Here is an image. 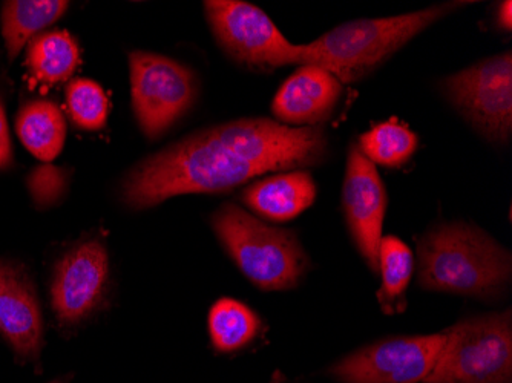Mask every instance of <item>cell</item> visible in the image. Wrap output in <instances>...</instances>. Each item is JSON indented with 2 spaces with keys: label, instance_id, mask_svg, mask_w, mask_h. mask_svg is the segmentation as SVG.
<instances>
[{
  "label": "cell",
  "instance_id": "obj_1",
  "mask_svg": "<svg viewBox=\"0 0 512 383\" xmlns=\"http://www.w3.org/2000/svg\"><path fill=\"white\" fill-rule=\"evenodd\" d=\"M327 154L321 126L241 118L195 132L140 161L126 175L122 197L132 209H148L177 195L221 194L267 172L316 166Z\"/></svg>",
  "mask_w": 512,
  "mask_h": 383
},
{
  "label": "cell",
  "instance_id": "obj_2",
  "mask_svg": "<svg viewBox=\"0 0 512 383\" xmlns=\"http://www.w3.org/2000/svg\"><path fill=\"white\" fill-rule=\"evenodd\" d=\"M465 5L470 4L448 2L402 16L344 23L307 45H296L293 65L318 66L339 82H356L390 59L417 34Z\"/></svg>",
  "mask_w": 512,
  "mask_h": 383
},
{
  "label": "cell",
  "instance_id": "obj_3",
  "mask_svg": "<svg viewBox=\"0 0 512 383\" xmlns=\"http://www.w3.org/2000/svg\"><path fill=\"white\" fill-rule=\"evenodd\" d=\"M419 284L434 292L490 299L511 279V253L468 224H444L417 241Z\"/></svg>",
  "mask_w": 512,
  "mask_h": 383
},
{
  "label": "cell",
  "instance_id": "obj_4",
  "mask_svg": "<svg viewBox=\"0 0 512 383\" xmlns=\"http://www.w3.org/2000/svg\"><path fill=\"white\" fill-rule=\"evenodd\" d=\"M211 223L224 249L258 289H293L309 269V258L292 230L269 226L235 204L221 206Z\"/></svg>",
  "mask_w": 512,
  "mask_h": 383
},
{
  "label": "cell",
  "instance_id": "obj_5",
  "mask_svg": "<svg viewBox=\"0 0 512 383\" xmlns=\"http://www.w3.org/2000/svg\"><path fill=\"white\" fill-rule=\"evenodd\" d=\"M445 334L444 347L424 383H511V311L467 319Z\"/></svg>",
  "mask_w": 512,
  "mask_h": 383
},
{
  "label": "cell",
  "instance_id": "obj_6",
  "mask_svg": "<svg viewBox=\"0 0 512 383\" xmlns=\"http://www.w3.org/2000/svg\"><path fill=\"white\" fill-rule=\"evenodd\" d=\"M132 108L146 137L165 134L195 103L197 76L188 66L160 54H129Z\"/></svg>",
  "mask_w": 512,
  "mask_h": 383
},
{
  "label": "cell",
  "instance_id": "obj_7",
  "mask_svg": "<svg viewBox=\"0 0 512 383\" xmlns=\"http://www.w3.org/2000/svg\"><path fill=\"white\" fill-rule=\"evenodd\" d=\"M451 105L486 140L508 143L512 132V56L499 54L447 77Z\"/></svg>",
  "mask_w": 512,
  "mask_h": 383
},
{
  "label": "cell",
  "instance_id": "obj_8",
  "mask_svg": "<svg viewBox=\"0 0 512 383\" xmlns=\"http://www.w3.org/2000/svg\"><path fill=\"white\" fill-rule=\"evenodd\" d=\"M204 10L215 39L237 62L256 69L293 65L296 45L260 8L240 0H209Z\"/></svg>",
  "mask_w": 512,
  "mask_h": 383
},
{
  "label": "cell",
  "instance_id": "obj_9",
  "mask_svg": "<svg viewBox=\"0 0 512 383\" xmlns=\"http://www.w3.org/2000/svg\"><path fill=\"white\" fill-rule=\"evenodd\" d=\"M447 334L391 338L368 345L333 365L344 383H417L433 371Z\"/></svg>",
  "mask_w": 512,
  "mask_h": 383
},
{
  "label": "cell",
  "instance_id": "obj_10",
  "mask_svg": "<svg viewBox=\"0 0 512 383\" xmlns=\"http://www.w3.org/2000/svg\"><path fill=\"white\" fill-rule=\"evenodd\" d=\"M109 256L100 239L69 249L54 267L51 307L60 327L73 328L91 318L105 301Z\"/></svg>",
  "mask_w": 512,
  "mask_h": 383
},
{
  "label": "cell",
  "instance_id": "obj_11",
  "mask_svg": "<svg viewBox=\"0 0 512 383\" xmlns=\"http://www.w3.org/2000/svg\"><path fill=\"white\" fill-rule=\"evenodd\" d=\"M342 206L348 229L359 252L373 272H379V246L382 239L387 192L384 183L356 143L350 146L342 186Z\"/></svg>",
  "mask_w": 512,
  "mask_h": 383
},
{
  "label": "cell",
  "instance_id": "obj_12",
  "mask_svg": "<svg viewBox=\"0 0 512 383\" xmlns=\"http://www.w3.org/2000/svg\"><path fill=\"white\" fill-rule=\"evenodd\" d=\"M0 336L23 361H37L43 347L39 298L27 270L0 261Z\"/></svg>",
  "mask_w": 512,
  "mask_h": 383
},
{
  "label": "cell",
  "instance_id": "obj_13",
  "mask_svg": "<svg viewBox=\"0 0 512 383\" xmlns=\"http://www.w3.org/2000/svg\"><path fill=\"white\" fill-rule=\"evenodd\" d=\"M341 91V82L325 69L299 66L276 92L272 112L279 122L316 126L330 117Z\"/></svg>",
  "mask_w": 512,
  "mask_h": 383
},
{
  "label": "cell",
  "instance_id": "obj_14",
  "mask_svg": "<svg viewBox=\"0 0 512 383\" xmlns=\"http://www.w3.org/2000/svg\"><path fill=\"white\" fill-rule=\"evenodd\" d=\"M244 204L261 217L272 221H289L312 206L316 184L307 171H293L256 181L244 189Z\"/></svg>",
  "mask_w": 512,
  "mask_h": 383
},
{
  "label": "cell",
  "instance_id": "obj_15",
  "mask_svg": "<svg viewBox=\"0 0 512 383\" xmlns=\"http://www.w3.org/2000/svg\"><path fill=\"white\" fill-rule=\"evenodd\" d=\"M16 132L34 157L50 163L65 146V117L56 103L31 100L17 112Z\"/></svg>",
  "mask_w": 512,
  "mask_h": 383
},
{
  "label": "cell",
  "instance_id": "obj_16",
  "mask_svg": "<svg viewBox=\"0 0 512 383\" xmlns=\"http://www.w3.org/2000/svg\"><path fill=\"white\" fill-rule=\"evenodd\" d=\"M79 62V46L66 31L37 34L28 43L27 66L33 82L45 86L65 82Z\"/></svg>",
  "mask_w": 512,
  "mask_h": 383
},
{
  "label": "cell",
  "instance_id": "obj_17",
  "mask_svg": "<svg viewBox=\"0 0 512 383\" xmlns=\"http://www.w3.org/2000/svg\"><path fill=\"white\" fill-rule=\"evenodd\" d=\"M62 0H13L2 8V34L8 57L16 59L23 46L30 43L43 28L59 20L68 10Z\"/></svg>",
  "mask_w": 512,
  "mask_h": 383
},
{
  "label": "cell",
  "instance_id": "obj_18",
  "mask_svg": "<svg viewBox=\"0 0 512 383\" xmlns=\"http://www.w3.org/2000/svg\"><path fill=\"white\" fill-rule=\"evenodd\" d=\"M413 253L398 236H385L379 246V270L382 289L378 292L379 304L387 315L404 308V295L413 275Z\"/></svg>",
  "mask_w": 512,
  "mask_h": 383
},
{
  "label": "cell",
  "instance_id": "obj_19",
  "mask_svg": "<svg viewBox=\"0 0 512 383\" xmlns=\"http://www.w3.org/2000/svg\"><path fill=\"white\" fill-rule=\"evenodd\" d=\"M260 325V318L247 305L235 299H220L209 313L212 344L221 353L246 347L256 338Z\"/></svg>",
  "mask_w": 512,
  "mask_h": 383
},
{
  "label": "cell",
  "instance_id": "obj_20",
  "mask_svg": "<svg viewBox=\"0 0 512 383\" xmlns=\"http://www.w3.org/2000/svg\"><path fill=\"white\" fill-rule=\"evenodd\" d=\"M419 138L413 131L396 122L381 123L359 138V149L373 164L399 167L416 152Z\"/></svg>",
  "mask_w": 512,
  "mask_h": 383
},
{
  "label": "cell",
  "instance_id": "obj_21",
  "mask_svg": "<svg viewBox=\"0 0 512 383\" xmlns=\"http://www.w3.org/2000/svg\"><path fill=\"white\" fill-rule=\"evenodd\" d=\"M66 105L77 128L99 131L108 120V97L96 82L77 79L66 88Z\"/></svg>",
  "mask_w": 512,
  "mask_h": 383
},
{
  "label": "cell",
  "instance_id": "obj_22",
  "mask_svg": "<svg viewBox=\"0 0 512 383\" xmlns=\"http://www.w3.org/2000/svg\"><path fill=\"white\" fill-rule=\"evenodd\" d=\"M66 172L53 164H42L31 171L27 178L28 190L39 207L56 204L66 190Z\"/></svg>",
  "mask_w": 512,
  "mask_h": 383
},
{
  "label": "cell",
  "instance_id": "obj_23",
  "mask_svg": "<svg viewBox=\"0 0 512 383\" xmlns=\"http://www.w3.org/2000/svg\"><path fill=\"white\" fill-rule=\"evenodd\" d=\"M11 163H13V145H11L7 114L0 100V169H8Z\"/></svg>",
  "mask_w": 512,
  "mask_h": 383
},
{
  "label": "cell",
  "instance_id": "obj_24",
  "mask_svg": "<svg viewBox=\"0 0 512 383\" xmlns=\"http://www.w3.org/2000/svg\"><path fill=\"white\" fill-rule=\"evenodd\" d=\"M512 5L509 0L500 4L499 13H497V22L503 30L509 31L512 28Z\"/></svg>",
  "mask_w": 512,
  "mask_h": 383
},
{
  "label": "cell",
  "instance_id": "obj_25",
  "mask_svg": "<svg viewBox=\"0 0 512 383\" xmlns=\"http://www.w3.org/2000/svg\"><path fill=\"white\" fill-rule=\"evenodd\" d=\"M51 383H65V382H63V380H56V382H51Z\"/></svg>",
  "mask_w": 512,
  "mask_h": 383
}]
</instances>
